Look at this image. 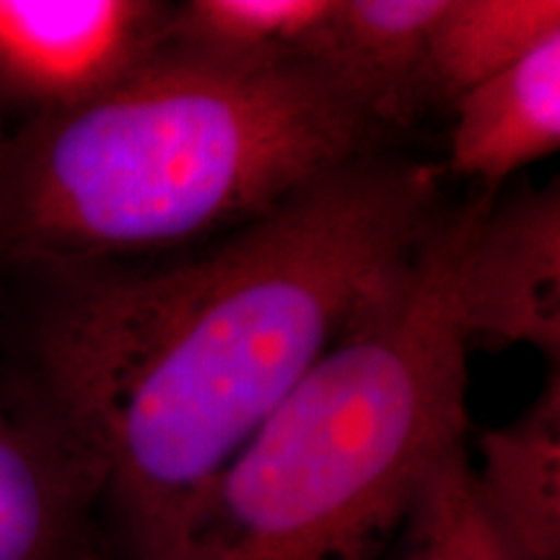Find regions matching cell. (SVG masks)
<instances>
[{
	"mask_svg": "<svg viewBox=\"0 0 560 560\" xmlns=\"http://www.w3.org/2000/svg\"><path fill=\"white\" fill-rule=\"evenodd\" d=\"M441 215L436 166L363 156L190 260L45 276L26 387L100 472L117 556H149Z\"/></svg>",
	"mask_w": 560,
	"mask_h": 560,
	"instance_id": "1",
	"label": "cell"
},
{
	"mask_svg": "<svg viewBox=\"0 0 560 560\" xmlns=\"http://www.w3.org/2000/svg\"><path fill=\"white\" fill-rule=\"evenodd\" d=\"M380 128L314 66L234 68L161 50L100 100L0 149V270L236 231L374 151Z\"/></svg>",
	"mask_w": 560,
	"mask_h": 560,
	"instance_id": "2",
	"label": "cell"
},
{
	"mask_svg": "<svg viewBox=\"0 0 560 560\" xmlns=\"http://www.w3.org/2000/svg\"><path fill=\"white\" fill-rule=\"evenodd\" d=\"M486 192L187 501L143 560H384L425 472L467 441L462 244Z\"/></svg>",
	"mask_w": 560,
	"mask_h": 560,
	"instance_id": "3",
	"label": "cell"
},
{
	"mask_svg": "<svg viewBox=\"0 0 560 560\" xmlns=\"http://www.w3.org/2000/svg\"><path fill=\"white\" fill-rule=\"evenodd\" d=\"M170 3L0 0L5 130L100 100L161 52Z\"/></svg>",
	"mask_w": 560,
	"mask_h": 560,
	"instance_id": "4",
	"label": "cell"
},
{
	"mask_svg": "<svg viewBox=\"0 0 560 560\" xmlns=\"http://www.w3.org/2000/svg\"><path fill=\"white\" fill-rule=\"evenodd\" d=\"M454 312L467 348L529 346L560 355L558 179L495 206L486 195L462 244Z\"/></svg>",
	"mask_w": 560,
	"mask_h": 560,
	"instance_id": "5",
	"label": "cell"
},
{
	"mask_svg": "<svg viewBox=\"0 0 560 560\" xmlns=\"http://www.w3.org/2000/svg\"><path fill=\"white\" fill-rule=\"evenodd\" d=\"M96 467L30 387L0 389V560H109Z\"/></svg>",
	"mask_w": 560,
	"mask_h": 560,
	"instance_id": "6",
	"label": "cell"
},
{
	"mask_svg": "<svg viewBox=\"0 0 560 560\" xmlns=\"http://www.w3.org/2000/svg\"><path fill=\"white\" fill-rule=\"evenodd\" d=\"M446 0H338L310 66L376 128L408 125L425 107L429 34Z\"/></svg>",
	"mask_w": 560,
	"mask_h": 560,
	"instance_id": "7",
	"label": "cell"
},
{
	"mask_svg": "<svg viewBox=\"0 0 560 560\" xmlns=\"http://www.w3.org/2000/svg\"><path fill=\"white\" fill-rule=\"evenodd\" d=\"M450 172L486 192L560 145V34L452 104Z\"/></svg>",
	"mask_w": 560,
	"mask_h": 560,
	"instance_id": "8",
	"label": "cell"
},
{
	"mask_svg": "<svg viewBox=\"0 0 560 560\" xmlns=\"http://www.w3.org/2000/svg\"><path fill=\"white\" fill-rule=\"evenodd\" d=\"M475 486L488 514L529 560H560V376L527 410L482 431Z\"/></svg>",
	"mask_w": 560,
	"mask_h": 560,
	"instance_id": "9",
	"label": "cell"
},
{
	"mask_svg": "<svg viewBox=\"0 0 560 560\" xmlns=\"http://www.w3.org/2000/svg\"><path fill=\"white\" fill-rule=\"evenodd\" d=\"M338 0H187L172 5L161 50L234 68L306 62Z\"/></svg>",
	"mask_w": 560,
	"mask_h": 560,
	"instance_id": "10",
	"label": "cell"
},
{
	"mask_svg": "<svg viewBox=\"0 0 560 560\" xmlns=\"http://www.w3.org/2000/svg\"><path fill=\"white\" fill-rule=\"evenodd\" d=\"M556 34L558 0H446L425 45V102L454 104Z\"/></svg>",
	"mask_w": 560,
	"mask_h": 560,
	"instance_id": "11",
	"label": "cell"
},
{
	"mask_svg": "<svg viewBox=\"0 0 560 560\" xmlns=\"http://www.w3.org/2000/svg\"><path fill=\"white\" fill-rule=\"evenodd\" d=\"M392 550V560H529L488 514L467 441L425 472Z\"/></svg>",
	"mask_w": 560,
	"mask_h": 560,
	"instance_id": "12",
	"label": "cell"
},
{
	"mask_svg": "<svg viewBox=\"0 0 560 560\" xmlns=\"http://www.w3.org/2000/svg\"><path fill=\"white\" fill-rule=\"evenodd\" d=\"M5 138H9V130H5V125H3V122H0V149H3Z\"/></svg>",
	"mask_w": 560,
	"mask_h": 560,
	"instance_id": "13",
	"label": "cell"
}]
</instances>
